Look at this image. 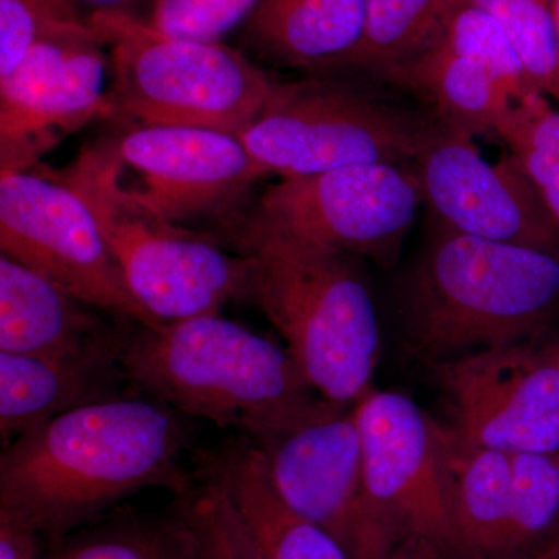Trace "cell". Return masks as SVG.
Wrapping results in <instances>:
<instances>
[{"label":"cell","mask_w":559,"mask_h":559,"mask_svg":"<svg viewBox=\"0 0 559 559\" xmlns=\"http://www.w3.org/2000/svg\"><path fill=\"white\" fill-rule=\"evenodd\" d=\"M120 366L151 399L257 444L341 406L314 392L288 349L219 314L138 325Z\"/></svg>","instance_id":"cell-2"},{"label":"cell","mask_w":559,"mask_h":559,"mask_svg":"<svg viewBox=\"0 0 559 559\" xmlns=\"http://www.w3.org/2000/svg\"><path fill=\"white\" fill-rule=\"evenodd\" d=\"M198 463L202 479L226 492L263 559H349L330 533L282 498L263 452L249 437L202 452Z\"/></svg>","instance_id":"cell-17"},{"label":"cell","mask_w":559,"mask_h":559,"mask_svg":"<svg viewBox=\"0 0 559 559\" xmlns=\"http://www.w3.org/2000/svg\"><path fill=\"white\" fill-rule=\"evenodd\" d=\"M97 311L39 272L0 257V352L73 358L123 348L128 331Z\"/></svg>","instance_id":"cell-16"},{"label":"cell","mask_w":559,"mask_h":559,"mask_svg":"<svg viewBox=\"0 0 559 559\" xmlns=\"http://www.w3.org/2000/svg\"><path fill=\"white\" fill-rule=\"evenodd\" d=\"M234 237L249 260L246 299L270 319L318 395L356 406L373 390L381 349L380 322L360 259L252 215Z\"/></svg>","instance_id":"cell-3"},{"label":"cell","mask_w":559,"mask_h":559,"mask_svg":"<svg viewBox=\"0 0 559 559\" xmlns=\"http://www.w3.org/2000/svg\"><path fill=\"white\" fill-rule=\"evenodd\" d=\"M47 559H191L179 518L168 522L112 521L55 544Z\"/></svg>","instance_id":"cell-25"},{"label":"cell","mask_w":559,"mask_h":559,"mask_svg":"<svg viewBox=\"0 0 559 559\" xmlns=\"http://www.w3.org/2000/svg\"><path fill=\"white\" fill-rule=\"evenodd\" d=\"M90 22L110 49V117L127 124L240 135L277 83L241 51L165 35L134 14L100 10Z\"/></svg>","instance_id":"cell-5"},{"label":"cell","mask_w":559,"mask_h":559,"mask_svg":"<svg viewBox=\"0 0 559 559\" xmlns=\"http://www.w3.org/2000/svg\"><path fill=\"white\" fill-rule=\"evenodd\" d=\"M423 202L415 165L362 164L282 178L264 191L252 216L304 240L390 266Z\"/></svg>","instance_id":"cell-9"},{"label":"cell","mask_w":559,"mask_h":559,"mask_svg":"<svg viewBox=\"0 0 559 559\" xmlns=\"http://www.w3.org/2000/svg\"><path fill=\"white\" fill-rule=\"evenodd\" d=\"M514 157L538 190L551 216L559 223V159L539 154H520Z\"/></svg>","instance_id":"cell-30"},{"label":"cell","mask_w":559,"mask_h":559,"mask_svg":"<svg viewBox=\"0 0 559 559\" xmlns=\"http://www.w3.org/2000/svg\"><path fill=\"white\" fill-rule=\"evenodd\" d=\"M380 79L414 92L436 119L469 135L495 134L514 100L479 62L429 33L425 43Z\"/></svg>","instance_id":"cell-20"},{"label":"cell","mask_w":559,"mask_h":559,"mask_svg":"<svg viewBox=\"0 0 559 559\" xmlns=\"http://www.w3.org/2000/svg\"><path fill=\"white\" fill-rule=\"evenodd\" d=\"M558 549H559V543H558L557 549H555V551H557ZM555 551H554V554H555Z\"/></svg>","instance_id":"cell-35"},{"label":"cell","mask_w":559,"mask_h":559,"mask_svg":"<svg viewBox=\"0 0 559 559\" xmlns=\"http://www.w3.org/2000/svg\"><path fill=\"white\" fill-rule=\"evenodd\" d=\"M257 447L282 498L330 533L349 559L395 557L399 544L364 487L356 406L331 407Z\"/></svg>","instance_id":"cell-10"},{"label":"cell","mask_w":559,"mask_h":559,"mask_svg":"<svg viewBox=\"0 0 559 559\" xmlns=\"http://www.w3.org/2000/svg\"><path fill=\"white\" fill-rule=\"evenodd\" d=\"M496 135L514 156L539 154L559 159V110L551 108L546 95L532 92L510 106Z\"/></svg>","instance_id":"cell-29"},{"label":"cell","mask_w":559,"mask_h":559,"mask_svg":"<svg viewBox=\"0 0 559 559\" xmlns=\"http://www.w3.org/2000/svg\"><path fill=\"white\" fill-rule=\"evenodd\" d=\"M430 366L463 439L509 454H559V349L528 342Z\"/></svg>","instance_id":"cell-13"},{"label":"cell","mask_w":559,"mask_h":559,"mask_svg":"<svg viewBox=\"0 0 559 559\" xmlns=\"http://www.w3.org/2000/svg\"><path fill=\"white\" fill-rule=\"evenodd\" d=\"M364 487L396 544L457 550L437 455V423L409 396L373 389L356 404Z\"/></svg>","instance_id":"cell-11"},{"label":"cell","mask_w":559,"mask_h":559,"mask_svg":"<svg viewBox=\"0 0 559 559\" xmlns=\"http://www.w3.org/2000/svg\"><path fill=\"white\" fill-rule=\"evenodd\" d=\"M39 539L32 530L0 521V559H35Z\"/></svg>","instance_id":"cell-31"},{"label":"cell","mask_w":559,"mask_h":559,"mask_svg":"<svg viewBox=\"0 0 559 559\" xmlns=\"http://www.w3.org/2000/svg\"><path fill=\"white\" fill-rule=\"evenodd\" d=\"M426 119L344 80L275 83L238 138L267 175H318L349 165H415L439 130Z\"/></svg>","instance_id":"cell-7"},{"label":"cell","mask_w":559,"mask_h":559,"mask_svg":"<svg viewBox=\"0 0 559 559\" xmlns=\"http://www.w3.org/2000/svg\"><path fill=\"white\" fill-rule=\"evenodd\" d=\"M261 0H153L146 24L154 31L205 43L221 39L248 22Z\"/></svg>","instance_id":"cell-27"},{"label":"cell","mask_w":559,"mask_h":559,"mask_svg":"<svg viewBox=\"0 0 559 559\" xmlns=\"http://www.w3.org/2000/svg\"><path fill=\"white\" fill-rule=\"evenodd\" d=\"M367 0H261L246 22V40L261 57L326 70L358 46Z\"/></svg>","instance_id":"cell-21"},{"label":"cell","mask_w":559,"mask_h":559,"mask_svg":"<svg viewBox=\"0 0 559 559\" xmlns=\"http://www.w3.org/2000/svg\"><path fill=\"white\" fill-rule=\"evenodd\" d=\"M0 248L97 310L160 325L132 299L94 212L61 175L2 171Z\"/></svg>","instance_id":"cell-8"},{"label":"cell","mask_w":559,"mask_h":559,"mask_svg":"<svg viewBox=\"0 0 559 559\" xmlns=\"http://www.w3.org/2000/svg\"><path fill=\"white\" fill-rule=\"evenodd\" d=\"M83 22L70 0H0V79L47 33Z\"/></svg>","instance_id":"cell-28"},{"label":"cell","mask_w":559,"mask_h":559,"mask_svg":"<svg viewBox=\"0 0 559 559\" xmlns=\"http://www.w3.org/2000/svg\"><path fill=\"white\" fill-rule=\"evenodd\" d=\"M555 24H557L558 51H559V0H555ZM558 80H559V68H558ZM558 102H559V98H558Z\"/></svg>","instance_id":"cell-33"},{"label":"cell","mask_w":559,"mask_h":559,"mask_svg":"<svg viewBox=\"0 0 559 559\" xmlns=\"http://www.w3.org/2000/svg\"><path fill=\"white\" fill-rule=\"evenodd\" d=\"M105 46L90 21L69 25L36 40L20 66L0 79L2 171L31 168L62 134L110 117Z\"/></svg>","instance_id":"cell-12"},{"label":"cell","mask_w":559,"mask_h":559,"mask_svg":"<svg viewBox=\"0 0 559 559\" xmlns=\"http://www.w3.org/2000/svg\"><path fill=\"white\" fill-rule=\"evenodd\" d=\"M121 349L73 358L0 352V432L3 447L79 407L116 399L127 381Z\"/></svg>","instance_id":"cell-18"},{"label":"cell","mask_w":559,"mask_h":559,"mask_svg":"<svg viewBox=\"0 0 559 559\" xmlns=\"http://www.w3.org/2000/svg\"><path fill=\"white\" fill-rule=\"evenodd\" d=\"M547 559H559V549L555 551V554H551L550 557Z\"/></svg>","instance_id":"cell-34"},{"label":"cell","mask_w":559,"mask_h":559,"mask_svg":"<svg viewBox=\"0 0 559 559\" xmlns=\"http://www.w3.org/2000/svg\"><path fill=\"white\" fill-rule=\"evenodd\" d=\"M436 439L457 551L511 559V454L471 443L439 423Z\"/></svg>","instance_id":"cell-19"},{"label":"cell","mask_w":559,"mask_h":559,"mask_svg":"<svg viewBox=\"0 0 559 559\" xmlns=\"http://www.w3.org/2000/svg\"><path fill=\"white\" fill-rule=\"evenodd\" d=\"M489 14L520 53L533 90L559 98L555 0H454Z\"/></svg>","instance_id":"cell-24"},{"label":"cell","mask_w":559,"mask_h":559,"mask_svg":"<svg viewBox=\"0 0 559 559\" xmlns=\"http://www.w3.org/2000/svg\"><path fill=\"white\" fill-rule=\"evenodd\" d=\"M102 145L120 170L134 175V187L120 180L131 197L180 226L218 215L267 176L242 140L229 132L127 124Z\"/></svg>","instance_id":"cell-14"},{"label":"cell","mask_w":559,"mask_h":559,"mask_svg":"<svg viewBox=\"0 0 559 559\" xmlns=\"http://www.w3.org/2000/svg\"><path fill=\"white\" fill-rule=\"evenodd\" d=\"M187 433L156 399L116 396L44 423L0 457V521L60 543L73 528L140 489L186 495Z\"/></svg>","instance_id":"cell-1"},{"label":"cell","mask_w":559,"mask_h":559,"mask_svg":"<svg viewBox=\"0 0 559 559\" xmlns=\"http://www.w3.org/2000/svg\"><path fill=\"white\" fill-rule=\"evenodd\" d=\"M444 0H367L366 25L358 46L330 72H366L380 76L425 43Z\"/></svg>","instance_id":"cell-22"},{"label":"cell","mask_w":559,"mask_h":559,"mask_svg":"<svg viewBox=\"0 0 559 559\" xmlns=\"http://www.w3.org/2000/svg\"><path fill=\"white\" fill-rule=\"evenodd\" d=\"M473 139L440 123L415 162L425 201L440 223L471 237L559 257V223L520 162L509 153L489 164Z\"/></svg>","instance_id":"cell-15"},{"label":"cell","mask_w":559,"mask_h":559,"mask_svg":"<svg viewBox=\"0 0 559 559\" xmlns=\"http://www.w3.org/2000/svg\"><path fill=\"white\" fill-rule=\"evenodd\" d=\"M61 176L90 204L127 289L154 322L219 314L246 299L249 260L139 204L102 143Z\"/></svg>","instance_id":"cell-6"},{"label":"cell","mask_w":559,"mask_h":559,"mask_svg":"<svg viewBox=\"0 0 559 559\" xmlns=\"http://www.w3.org/2000/svg\"><path fill=\"white\" fill-rule=\"evenodd\" d=\"M70 2H83L90 3V5L98 7L97 11L110 10V11H123V13L135 14V10L140 7H145L150 10L153 0H70Z\"/></svg>","instance_id":"cell-32"},{"label":"cell","mask_w":559,"mask_h":559,"mask_svg":"<svg viewBox=\"0 0 559 559\" xmlns=\"http://www.w3.org/2000/svg\"><path fill=\"white\" fill-rule=\"evenodd\" d=\"M432 33L452 50L484 66L514 102L536 92L509 36L485 11L444 0Z\"/></svg>","instance_id":"cell-23"},{"label":"cell","mask_w":559,"mask_h":559,"mask_svg":"<svg viewBox=\"0 0 559 559\" xmlns=\"http://www.w3.org/2000/svg\"><path fill=\"white\" fill-rule=\"evenodd\" d=\"M558 301L559 257L440 223L401 286L400 312L409 347L437 364L528 344Z\"/></svg>","instance_id":"cell-4"},{"label":"cell","mask_w":559,"mask_h":559,"mask_svg":"<svg viewBox=\"0 0 559 559\" xmlns=\"http://www.w3.org/2000/svg\"><path fill=\"white\" fill-rule=\"evenodd\" d=\"M191 559H263L240 514L219 485L207 479L179 496L176 510Z\"/></svg>","instance_id":"cell-26"}]
</instances>
